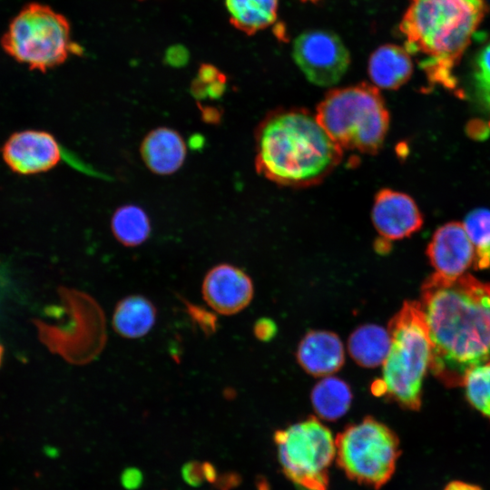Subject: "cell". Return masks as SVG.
Listing matches in <instances>:
<instances>
[{"label":"cell","instance_id":"6da1fadb","mask_svg":"<svg viewBox=\"0 0 490 490\" xmlns=\"http://www.w3.org/2000/svg\"><path fill=\"white\" fill-rule=\"evenodd\" d=\"M431 344L429 369L447 387L463 386L467 373L490 359V283L470 274L435 273L419 302Z\"/></svg>","mask_w":490,"mask_h":490},{"label":"cell","instance_id":"7a4b0ae2","mask_svg":"<svg viewBox=\"0 0 490 490\" xmlns=\"http://www.w3.org/2000/svg\"><path fill=\"white\" fill-rule=\"evenodd\" d=\"M342 151L304 109L275 111L256 132V169L280 185L317 184L339 164Z\"/></svg>","mask_w":490,"mask_h":490},{"label":"cell","instance_id":"3957f363","mask_svg":"<svg viewBox=\"0 0 490 490\" xmlns=\"http://www.w3.org/2000/svg\"><path fill=\"white\" fill-rule=\"evenodd\" d=\"M487 12L485 0H409L398 29L431 85L458 91L454 70Z\"/></svg>","mask_w":490,"mask_h":490},{"label":"cell","instance_id":"277c9868","mask_svg":"<svg viewBox=\"0 0 490 490\" xmlns=\"http://www.w3.org/2000/svg\"><path fill=\"white\" fill-rule=\"evenodd\" d=\"M390 348L383 363L382 378L374 393L386 395L400 407L418 410L421 388L430 366L431 344L419 302L406 301L388 323Z\"/></svg>","mask_w":490,"mask_h":490},{"label":"cell","instance_id":"5b68a950","mask_svg":"<svg viewBox=\"0 0 490 490\" xmlns=\"http://www.w3.org/2000/svg\"><path fill=\"white\" fill-rule=\"evenodd\" d=\"M317 119L343 150L375 153L382 146L389 113L377 86L360 83L328 91L317 109Z\"/></svg>","mask_w":490,"mask_h":490},{"label":"cell","instance_id":"8992f818","mask_svg":"<svg viewBox=\"0 0 490 490\" xmlns=\"http://www.w3.org/2000/svg\"><path fill=\"white\" fill-rule=\"evenodd\" d=\"M335 445L336 462L346 476L375 490L391 479L401 454L396 433L372 416L346 426Z\"/></svg>","mask_w":490,"mask_h":490},{"label":"cell","instance_id":"52a82bcc","mask_svg":"<svg viewBox=\"0 0 490 490\" xmlns=\"http://www.w3.org/2000/svg\"><path fill=\"white\" fill-rule=\"evenodd\" d=\"M1 45L31 70L45 72L67 58L72 46L70 26L64 15L49 6L32 3L11 21Z\"/></svg>","mask_w":490,"mask_h":490},{"label":"cell","instance_id":"ba28073f","mask_svg":"<svg viewBox=\"0 0 490 490\" xmlns=\"http://www.w3.org/2000/svg\"><path fill=\"white\" fill-rule=\"evenodd\" d=\"M278 459L285 476L300 490H328L329 467L336 459L331 431L314 416L274 434Z\"/></svg>","mask_w":490,"mask_h":490},{"label":"cell","instance_id":"9c48e42d","mask_svg":"<svg viewBox=\"0 0 490 490\" xmlns=\"http://www.w3.org/2000/svg\"><path fill=\"white\" fill-rule=\"evenodd\" d=\"M292 58L306 78L318 86H332L344 76L350 54L332 31L310 29L299 34L292 45Z\"/></svg>","mask_w":490,"mask_h":490},{"label":"cell","instance_id":"30bf717a","mask_svg":"<svg viewBox=\"0 0 490 490\" xmlns=\"http://www.w3.org/2000/svg\"><path fill=\"white\" fill-rule=\"evenodd\" d=\"M1 152L6 165L21 175L45 172L62 159V151L54 136L39 130L13 133L2 146Z\"/></svg>","mask_w":490,"mask_h":490},{"label":"cell","instance_id":"8fae6325","mask_svg":"<svg viewBox=\"0 0 490 490\" xmlns=\"http://www.w3.org/2000/svg\"><path fill=\"white\" fill-rule=\"evenodd\" d=\"M250 277L230 264H219L204 277L201 292L206 303L216 312L233 315L245 309L253 297Z\"/></svg>","mask_w":490,"mask_h":490},{"label":"cell","instance_id":"7c38bea8","mask_svg":"<svg viewBox=\"0 0 490 490\" xmlns=\"http://www.w3.org/2000/svg\"><path fill=\"white\" fill-rule=\"evenodd\" d=\"M426 255L436 273L455 279L474 267L475 251L464 224L451 221L435 231Z\"/></svg>","mask_w":490,"mask_h":490},{"label":"cell","instance_id":"4fadbf2b","mask_svg":"<svg viewBox=\"0 0 490 490\" xmlns=\"http://www.w3.org/2000/svg\"><path fill=\"white\" fill-rule=\"evenodd\" d=\"M371 217L377 232L388 240L409 237L423 224V216L415 201L390 189L380 190L376 194Z\"/></svg>","mask_w":490,"mask_h":490},{"label":"cell","instance_id":"5bb4252c","mask_svg":"<svg viewBox=\"0 0 490 490\" xmlns=\"http://www.w3.org/2000/svg\"><path fill=\"white\" fill-rule=\"evenodd\" d=\"M300 367L314 377H328L341 368L345 360L344 347L333 332L312 330L300 340L297 349Z\"/></svg>","mask_w":490,"mask_h":490},{"label":"cell","instance_id":"9a60e30c","mask_svg":"<svg viewBox=\"0 0 490 490\" xmlns=\"http://www.w3.org/2000/svg\"><path fill=\"white\" fill-rule=\"evenodd\" d=\"M140 152L144 164L152 173L171 175L183 165L187 148L179 132L161 126L144 136Z\"/></svg>","mask_w":490,"mask_h":490},{"label":"cell","instance_id":"2e32d148","mask_svg":"<svg viewBox=\"0 0 490 490\" xmlns=\"http://www.w3.org/2000/svg\"><path fill=\"white\" fill-rule=\"evenodd\" d=\"M413 73L410 54L405 47L386 44L377 47L369 56L368 74L375 86L396 90L405 84Z\"/></svg>","mask_w":490,"mask_h":490},{"label":"cell","instance_id":"e0dca14e","mask_svg":"<svg viewBox=\"0 0 490 490\" xmlns=\"http://www.w3.org/2000/svg\"><path fill=\"white\" fill-rule=\"evenodd\" d=\"M155 320L153 303L142 295H131L117 303L113 315V327L123 338H139L152 328Z\"/></svg>","mask_w":490,"mask_h":490},{"label":"cell","instance_id":"ac0fdd59","mask_svg":"<svg viewBox=\"0 0 490 490\" xmlns=\"http://www.w3.org/2000/svg\"><path fill=\"white\" fill-rule=\"evenodd\" d=\"M388 330L367 324L356 328L348 338V349L354 361L364 368H376L384 363L390 348Z\"/></svg>","mask_w":490,"mask_h":490},{"label":"cell","instance_id":"d6986e66","mask_svg":"<svg viewBox=\"0 0 490 490\" xmlns=\"http://www.w3.org/2000/svg\"><path fill=\"white\" fill-rule=\"evenodd\" d=\"M230 23L248 35L275 23L279 0H224Z\"/></svg>","mask_w":490,"mask_h":490},{"label":"cell","instance_id":"ffe728a7","mask_svg":"<svg viewBox=\"0 0 490 490\" xmlns=\"http://www.w3.org/2000/svg\"><path fill=\"white\" fill-rule=\"evenodd\" d=\"M310 398L316 414L321 419L335 421L349 409L352 392L344 380L328 376L316 384Z\"/></svg>","mask_w":490,"mask_h":490},{"label":"cell","instance_id":"44dd1931","mask_svg":"<svg viewBox=\"0 0 490 490\" xmlns=\"http://www.w3.org/2000/svg\"><path fill=\"white\" fill-rule=\"evenodd\" d=\"M113 237L125 247H136L148 240L152 230L146 211L135 204H124L113 212L111 219Z\"/></svg>","mask_w":490,"mask_h":490},{"label":"cell","instance_id":"7402d4cb","mask_svg":"<svg viewBox=\"0 0 490 490\" xmlns=\"http://www.w3.org/2000/svg\"><path fill=\"white\" fill-rule=\"evenodd\" d=\"M465 229L474 244L475 258L474 268L484 270L490 267V211L476 209L467 214Z\"/></svg>","mask_w":490,"mask_h":490},{"label":"cell","instance_id":"603a6c76","mask_svg":"<svg viewBox=\"0 0 490 490\" xmlns=\"http://www.w3.org/2000/svg\"><path fill=\"white\" fill-rule=\"evenodd\" d=\"M463 386L469 403L490 419V359L471 369Z\"/></svg>","mask_w":490,"mask_h":490},{"label":"cell","instance_id":"cb8c5ba5","mask_svg":"<svg viewBox=\"0 0 490 490\" xmlns=\"http://www.w3.org/2000/svg\"><path fill=\"white\" fill-rule=\"evenodd\" d=\"M473 80L477 94L484 103L490 104V41L475 56Z\"/></svg>","mask_w":490,"mask_h":490},{"label":"cell","instance_id":"d4e9b609","mask_svg":"<svg viewBox=\"0 0 490 490\" xmlns=\"http://www.w3.org/2000/svg\"><path fill=\"white\" fill-rule=\"evenodd\" d=\"M181 474L183 481L190 486L198 487L204 481L201 463L196 460L186 462L181 466Z\"/></svg>","mask_w":490,"mask_h":490},{"label":"cell","instance_id":"484cf974","mask_svg":"<svg viewBox=\"0 0 490 490\" xmlns=\"http://www.w3.org/2000/svg\"><path fill=\"white\" fill-rule=\"evenodd\" d=\"M120 482L123 488L127 490H136L142 485V472L134 466L126 467L120 475Z\"/></svg>","mask_w":490,"mask_h":490},{"label":"cell","instance_id":"4316f807","mask_svg":"<svg viewBox=\"0 0 490 490\" xmlns=\"http://www.w3.org/2000/svg\"><path fill=\"white\" fill-rule=\"evenodd\" d=\"M240 482V476L234 472H227L220 476L214 483L217 490H230L236 487Z\"/></svg>","mask_w":490,"mask_h":490},{"label":"cell","instance_id":"83f0119b","mask_svg":"<svg viewBox=\"0 0 490 490\" xmlns=\"http://www.w3.org/2000/svg\"><path fill=\"white\" fill-rule=\"evenodd\" d=\"M274 328L275 327L272 325L271 321H259L255 327V333L260 338L267 339L272 336Z\"/></svg>","mask_w":490,"mask_h":490},{"label":"cell","instance_id":"f1b7e54d","mask_svg":"<svg viewBox=\"0 0 490 490\" xmlns=\"http://www.w3.org/2000/svg\"><path fill=\"white\" fill-rule=\"evenodd\" d=\"M444 490H483L481 486L464 482L459 480H454L449 482L444 488Z\"/></svg>","mask_w":490,"mask_h":490},{"label":"cell","instance_id":"f546056e","mask_svg":"<svg viewBox=\"0 0 490 490\" xmlns=\"http://www.w3.org/2000/svg\"><path fill=\"white\" fill-rule=\"evenodd\" d=\"M201 469L204 480L211 484H214L218 479V473L215 466L210 462L201 463Z\"/></svg>","mask_w":490,"mask_h":490},{"label":"cell","instance_id":"4dcf8cb0","mask_svg":"<svg viewBox=\"0 0 490 490\" xmlns=\"http://www.w3.org/2000/svg\"><path fill=\"white\" fill-rule=\"evenodd\" d=\"M302 3H311V4H317L321 0H299Z\"/></svg>","mask_w":490,"mask_h":490},{"label":"cell","instance_id":"1f68e13d","mask_svg":"<svg viewBox=\"0 0 490 490\" xmlns=\"http://www.w3.org/2000/svg\"><path fill=\"white\" fill-rule=\"evenodd\" d=\"M2 356H3V347L0 345V364L2 361Z\"/></svg>","mask_w":490,"mask_h":490},{"label":"cell","instance_id":"d6a6232c","mask_svg":"<svg viewBox=\"0 0 490 490\" xmlns=\"http://www.w3.org/2000/svg\"><path fill=\"white\" fill-rule=\"evenodd\" d=\"M489 126H490V122H489Z\"/></svg>","mask_w":490,"mask_h":490}]
</instances>
